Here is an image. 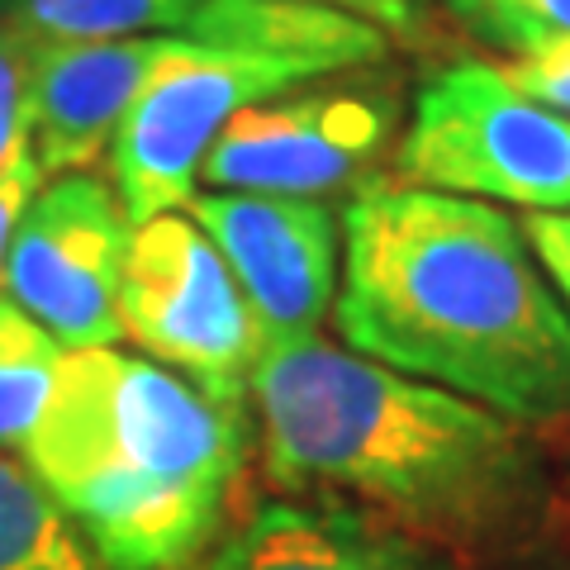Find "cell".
Segmentation results:
<instances>
[{
    "label": "cell",
    "instance_id": "obj_1",
    "mask_svg": "<svg viewBox=\"0 0 570 570\" xmlns=\"http://www.w3.org/2000/svg\"><path fill=\"white\" fill-rule=\"evenodd\" d=\"M333 324L343 347L519 428H570V309L490 200L362 186L343 209Z\"/></svg>",
    "mask_w": 570,
    "mask_h": 570
},
{
    "label": "cell",
    "instance_id": "obj_2",
    "mask_svg": "<svg viewBox=\"0 0 570 570\" xmlns=\"http://www.w3.org/2000/svg\"><path fill=\"white\" fill-rule=\"evenodd\" d=\"M247 400L276 485L343 499L448 557L519 538L542 509L528 428L318 333L266 343Z\"/></svg>",
    "mask_w": 570,
    "mask_h": 570
},
{
    "label": "cell",
    "instance_id": "obj_3",
    "mask_svg": "<svg viewBox=\"0 0 570 570\" xmlns=\"http://www.w3.org/2000/svg\"><path fill=\"white\" fill-rule=\"evenodd\" d=\"M247 409L119 347L67 352L24 466L105 570H186L247 461Z\"/></svg>",
    "mask_w": 570,
    "mask_h": 570
},
{
    "label": "cell",
    "instance_id": "obj_4",
    "mask_svg": "<svg viewBox=\"0 0 570 570\" xmlns=\"http://www.w3.org/2000/svg\"><path fill=\"white\" fill-rule=\"evenodd\" d=\"M395 176L419 190L561 214L570 209V119L513 91L490 62H452L423 81Z\"/></svg>",
    "mask_w": 570,
    "mask_h": 570
},
{
    "label": "cell",
    "instance_id": "obj_5",
    "mask_svg": "<svg viewBox=\"0 0 570 570\" xmlns=\"http://www.w3.org/2000/svg\"><path fill=\"white\" fill-rule=\"evenodd\" d=\"M119 328L205 395L247 404L262 333L228 262L190 214L167 209L134 224L119 276Z\"/></svg>",
    "mask_w": 570,
    "mask_h": 570
},
{
    "label": "cell",
    "instance_id": "obj_6",
    "mask_svg": "<svg viewBox=\"0 0 570 570\" xmlns=\"http://www.w3.org/2000/svg\"><path fill=\"white\" fill-rule=\"evenodd\" d=\"M395 124L400 100L390 86L371 77H318L238 110L205 153L200 181L214 190L318 200L328 190L362 186L385 157Z\"/></svg>",
    "mask_w": 570,
    "mask_h": 570
},
{
    "label": "cell",
    "instance_id": "obj_7",
    "mask_svg": "<svg viewBox=\"0 0 570 570\" xmlns=\"http://www.w3.org/2000/svg\"><path fill=\"white\" fill-rule=\"evenodd\" d=\"M318 81L291 62L253 58V52L205 48L176 33L167 62L138 91L129 119L110 142V171L129 224H148L153 214L186 209L200 163L224 134V124L247 105L281 96L291 86Z\"/></svg>",
    "mask_w": 570,
    "mask_h": 570
},
{
    "label": "cell",
    "instance_id": "obj_8",
    "mask_svg": "<svg viewBox=\"0 0 570 570\" xmlns=\"http://www.w3.org/2000/svg\"><path fill=\"white\" fill-rule=\"evenodd\" d=\"M134 224L115 181L62 171L33 190L6 257V299L20 305L62 352L115 347L119 276Z\"/></svg>",
    "mask_w": 570,
    "mask_h": 570
},
{
    "label": "cell",
    "instance_id": "obj_9",
    "mask_svg": "<svg viewBox=\"0 0 570 570\" xmlns=\"http://www.w3.org/2000/svg\"><path fill=\"white\" fill-rule=\"evenodd\" d=\"M186 214L228 262L262 347L324 328L337 299V214L324 200L195 190Z\"/></svg>",
    "mask_w": 570,
    "mask_h": 570
},
{
    "label": "cell",
    "instance_id": "obj_10",
    "mask_svg": "<svg viewBox=\"0 0 570 570\" xmlns=\"http://www.w3.org/2000/svg\"><path fill=\"white\" fill-rule=\"evenodd\" d=\"M171 48L176 33L29 43V124L43 176L91 171Z\"/></svg>",
    "mask_w": 570,
    "mask_h": 570
},
{
    "label": "cell",
    "instance_id": "obj_11",
    "mask_svg": "<svg viewBox=\"0 0 570 570\" xmlns=\"http://www.w3.org/2000/svg\"><path fill=\"white\" fill-rule=\"evenodd\" d=\"M195 570H456L442 547H428L371 513L337 504L266 499L209 547Z\"/></svg>",
    "mask_w": 570,
    "mask_h": 570
},
{
    "label": "cell",
    "instance_id": "obj_12",
    "mask_svg": "<svg viewBox=\"0 0 570 570\" xmlns=\"http://www.w3.org/2000/svg\"><path fill=\"white\" fill-rule=\"evenodd\" d=\"M181 39L291 62L309 77L366 71L390 52L381 29L324 6H305V0H200L181 24Z\"/></svg>",
    "mask_w": 570,
    "mask_h": 570
},
{
    "label": "cell",
    "instance_id": "obj_13",
    "mask_svg": "<svg viewBox=\"0 0 570 570\" xmlns=\"http://www.w3.org/2000/svg\"><path fill=\"white\" fill-rule=\"evenodd\" d=\"M200 0H0V29L24 43H86L181 33Z\"/></svg>",
    "mask_w": 570,
    "mask_h": 570
},
{
    "label": "cell",
    "instance_id": "obj_14",
    "mask_svg": "<svg viewBox=\"0 0 570 570\" xmlns=\"http://www.w3.org/2000/svg\"><path fill=\"white\" fill-rule=\"evenodd\" d=\"M0 570H105L24 456L0 452Z\"/></svg>",
    "mask_w": 570,
    "mask_h": 570
},
{
    "label": "cell",
    "instance_id": "obj_15",
    "mask_svg": "<svg viewBox=\"0 0 570 570\" xmlns=\"http://www.w3.org/2000/svg\"><path fill=\"white\" fill-rule=\"evenodd\" d=\"M62 347L33 318L0 299V448H24L62 371Z\"/></svg>",
    "mask_w": 570,
    "mask_h": 570
},
{
    "label": "cell",
    "instance_id": "obj_16",
    "mask_svg": "<svg viewBox=\"0 0 570 570\" xmlns=\"http://www.w3.org/2000/svg\"><path fill=\"white\" fill-rule=\"evenodd\" d=\"M475 39L523 58L547 43L570 39V0H442Z\"/></svg>",
    "mask_w": 570,
    "mask_h": 570
},
{
    "label": "cell",
    "instance_id": "obj_17",
    "mask_svg": "<svg viewBox=\"0 0 570 570\" xmlns=\"http://www.w3.org/2000/svg\"><path fill=\"white\" fill-rule=\"evenodd\" d=\"M33 148L29 124V43L0 29V171Z\"/></svg>",
    "mask_w": 570,
    "mask_h": 570
},
{
    "label": "cell",
    "instance_id": "obj_18",
    "mask_svg": "<svg viewBox=\"0 0 570 570\" xmlns=\"http://www.w3.org/2000/svg\"><path fill=\"white\" fill-rule=\"evenodd\" d=\"M499 71H504V81L513 91H523L528 100H538L547 110L570 119V39L523 52V58H509Z\"/></svg>",
    "mask_w": 570,
    "mask_h": 570
},
{
    "label": "cell",
    "instance_id": "obj_19",
    "mask_svg": "<svg viewBox=\"0 0 570 570\" xmlns=\"http://www.w3.org/2000/svg\"><path fill=\"white\" fill-rule=\"evenodd\" d=\"M305 6L352 14V20L381 29L385 39H400V43L428 39V0H305Z\"/></svg>",
    "mask_w": 570,
    "mask_h": 570
},
{
    "label": "cell",
    "instance_id": "obj_20",
    "mask_svg": "<svg viewBox=\"0 0 570 570\" xmlns=\"http://www.w3.org/2000/svg\"><path fill=\"white\" fill-rule=\"evenodd\" d=\"M523 234L532 243V253H538L542 272L551 276V285H557V295L566 299L570 309V209L561 214H523Z\"/></svg>",
    "mask_w": 570,
    "mask_h": 570
},
{
    "label": "cell",
    "instance_id": "obj_21",
    "mask_svg": "<svg viewBox=\"0 0 570 570\" xmlns=\"http://www.w3.org/2000/svg\"><path fill=\"white\" fill-rule=\"evenodd\" d=\"M43 181L48 176L39 167V157H33V148L14 167L0 171V281H6V257H10L14 228H20V214H24V205L33 200V190H39Z\"/></svg>",
    "mask_w": 570,
    "mask_h": 570
}]
</instances>
